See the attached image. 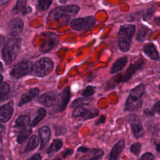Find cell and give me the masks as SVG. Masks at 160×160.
<instances>
[{
    "label": "cell",
    "instance_id": "4",
    "mask_svg": "<svg viewBox=\"0 0 160 160\" xmlns=\"http://www.w3.org/2000/svg\"><path fill=\"white\" fill-rule=\"evenodd\" d=\"M21 47V39L19 38H12L5 44L2 49V58L6 64H11L17 57Z\"/></svg>",
    "mask_w": 160,
    "mask_h": 160
},
{
    "label": "cell",
    "instance_id": "47",
    "mask_svg": "<svg viewBox=\"0 0 160 160\" xmlns=\"http://www.w3.org/2000/svg\"><path fill=\"white\" fill-rule=\"evenodd\" d=\"M2 80H3V77H2V75H1V74H0V84H1V83H2Z\"/></svg>",
    "mask_w": 160,
    "mask_h": 160
},
{
    "label": "cell",
    "instance_id": "24",
    "mask_svg": "<svg viewBox=\"0 0 160 160\" xmlns=\"http://www.w3.org/2000/svg\"><path fill=\"white\" fill-rule=\"evenodd\" d=\"M46 114V111L44 108H40L36 114V116L34 117L33 120L30 124L31 127L36 126L45 116Z\"/></svg>",
    "mask_w": 160,
    "mask_h": 160
},
{
    "label": "cell",
    "instance_id": "7",
    "mask_svg": "<svg viewBox=\"0 0 160 160\" xmlns=\"http://www.w3.org/2000/svg\"><path fill=\"white\" fill-rule=\"evenodd\" d=\"M32 63L31 62L27 61H22L21 62L16 64L10 72V74L12 77L18 79L20 78L31 71L32 68Z\"/></svg>",
    "mask_w": 160,
    "mask_h": 160
},
{
    "label": "cell",
    "instance_id": "41",
    "mask_svg": "<svg viewBox=\"0 0 160 160\" xmlns=\"http://www.w3.org/2000/svg\"><path fill=\"white\" fill-rule=\"evenodd\" d=\"M4 41H5L4 37L3 36H2V35H0V47L4 44Z\"/></svg>",
    "mask_w": 160,
    "mask_h": 160
},
{
    "label": "cell",
    "instance_id": "39",
    "mask_svg": "<svg viewBox=\"0 0 160 160\" xmlns=\"http://www.w3.org/2000/svg\"><path fill=\"white\" fill-rule=\"evenodd\" d=\"M72 152H73V150H72V149H67V150L66 151V152H65L64 153V154H63V158L67 157L68 156L71 154Z\"/></svg>",
    "mask_w": 160,
    "mask_h": 160
},
{
    "label": "cell",
    "instance_id": "26",
    "mask_svg": "<svg viewBox=\"0 0 160 160\" xmlns=\"http://www.w3.org/2000/svg\"><path fill=\"white\" fill-rule=\"evenodd\" d=\"M91 100H92V99L86 98V97H84V98L76 99L71 103V108H75L78 106H83V105H88L91 101Z\"/></svg>",
    "mask_w": 160,
    "mask_h": 160
},
{
    "label": "cell",
    "instance_id": "44",
    "mask_svg": "<svg viewBox=\"0 0 160 160\" xmlns=\"http://www.w3.org/2000/svg\"><path fill=\"white\" fill-rule=\"evenodd\" d=\"M9 0H0V6H2L4 4H6Z\"/></svg>",
    "mask_w": 160,
    "mask_h": 160
},
{
    "label": "cell",
    "instance_id": "31",
    "mask_svg": "<svg viewBox=\"0 0 160 160\" xmlns=\"http://www.w3.org/2000/svg\"><path fill=\"white\" fill-rule=\"evenodd\" d=\"M141 149V144L139 142L133 143L130 147L131 152L136 156H138L140 153Z\"/></svg>",
    "mask_w": 160,
    "mask_h": 160
},
{
    "label": "cell",
    "instance_id": "49",
    "mask_svg": "<svg viewBox=\"0 0 160 160\" xmlns=\"http://www.w3.org/2000/svg\"><path fill=\"white\" fill-rule=\"evenodd\" d=\"M159 90H160V85L159 86Z\"/></svg>",
    "mask_w": 160,
    "mask_h": 160
},
{
    "label": "cell",
    "instance_id": "21",
    "mask_svg": "<svg viewBox=\"0 0 160 160\" xmlns=\"http://www.w3.org/2000/svg\"><path fill=\"white\" fill-rule=\"evenodd\" d=\"M39 134L41 141V148L48 142L51 136V131L48 126H42L39 130Z\"/></svg>",
    "mask_w": 160,
    "mask_h": 160
},
{
    "label": "cell",
    "instance_id": "8",
    "mask_svg": "<svg viewBox=\"0 0 160 160\" xmlns=\"http://www.w3.org/2000/svg\"><path fill=\"white\" fill-rule=\"evenodd\" d=\"M98 114L99 110L97 109H89L80 106L75 108L72 116L74 118H79L82 120H88L97 117Z\"/></svg>",
    "mask_w": 160,
    "mask_h": 160
},
{
    "label": "cell",
    "instance_id": "37",
    "mask_svg": "<svg viewBox=\"0 0 160 160\" xmlns=\"http://www.w3.org/2000/svg\"><path fill=\"white\" fill-rule=\"evenodd\" d=\"M144 115L146 116H153L154 115V112L152 111V109H145L143 111Z\"/></svg>",
    "mask_w": 160,
    "mask_h": 160
},
{
    "label": "cell",
    "instance_id": "11",
    "mask_svg": "<svg viewBox=\"0 0 160 160\" xmlns=\"http://www.w3.org/2000/svg\"><path fill=\"white\" fill-rule=\"evenodd\" d=\"M144 64V61L143 59L139 60L138 61L131 64L129 67L128 68V69L125 71V72L123 74V76H122V79H121V82H126L129 81L131 77L140 69L142 68Z\"/></svg>",
    "mask_w": 160,
    "mask_h": 160
},
{
    "label": "cell",
    "instance_id": "43",
    "mask_svg": "<svg viewBox=\"0 0 160 160\" xmlns=\"http://www.w3.org/2000/svg\"><path fill=\"white\" fill-rule=\"evenodd\" d=\"M156 151L159 153H160V142H158L156 144Z\"/></svg>",
    "mask_w": 160,
    "mask_h": 160
},
{
    "label": "cell",
    "instance_id": "16",
    "mask_svg": "<svg viewBox=\"0 0 160 160\" xmlns=\"http://www.w3.org/2000/svg\"><path fill=\"white\" fill-rule=\"evenodd\" d=\"M125 148V141L122 139L119 140L112 147L109 156V159L116 160L119 157L120 154L122 152Z\"/></svg>",
    "mask_w": 160,
    "mask_h": 160
},
{
    "label": "cell",
    "instance_id": "18",
    "mask_svg": "<svg viewBox=\"0 0 160 160\" xmlns=\"http://www.w3.org/2000/svg\"><path fill=\"white\" fill-rule=\"evenodd\" d=\"M86 154L81 158L82 159L88 160H98L102 158L104 156V151L101 149H93L91 151H88Z\"/></svg>",
    "mask_w": 160,
    "mask_h": 160
},
{
    "label": "cell",
    "instance_id": "45",
    "mask_svg": "<svg viewBox=\"0 0 160 160\" xmlns=\"http://www.w3.org/2000/svg\"><path fill=\"white\" fill-rule=\"evenodd\" d=\"M70 0H59V2L60 3H62V4H66V2H68V1H69Z\"/></svg>",
    "mask_w": 160,
    "mask_h": 160
},
{
    "label": "cell",
    "instance_id": "12",
    "mask_svg": "<svg viewBox=\"0 0 160 160\" xmlns=\"http://www.w3.org/2000/svg\"><path fill=\"white\" fill-rule=\"evenodd\" d=\"M24 23L20 18H13L12 19L8 24L9 33L12 36H16L20 34L23 29Z\"/></svg>",
    "mask_w": 160,
    "mask_h": 160
},
{
    "label": "cell",
    "instance_id": "32",
    "mask_svg": "<svg viewBox=\"0 0 160 160\" xmlns=\"http://www.w3.org/2000/svg\"><path fill=\"white\" fill-rule=\"evenodd\" d=\"M95 93V88L93 86H89L86 88V89L82 91V96L83 97L86 98H89L91 96H92Z\"/></svg>",
    "mask_w": 160,
    "mask_h": 160
},
{
    "label": "cell",
    "instance_id": "30",
    "mask_svg": "<svg viewBox=\"0 0 160 160\" xmlns=\"http://www.w3.org/2000/svg\"><path fill=\"white\" fill-rule=\"evenodd\" d=\"M10 91V87L8 84L6 82L0 84V99L6 96Z\"/></svg>",
    "mask_w": 160,
    "mask_h": 160
},
{
    "label": "cell",
    "instance_id": "28",
    "mask_svg": "<svg viewBox=\"0 0 160 160\" xmlns=\"http://www.w3.org/2000/svg\"><path fill=\"white\" fill-rule=\"evenodd\" d=\"M148 32V28L145 26L141 27L139 30L136 35V40L138 41H143Z\"/></svg>",
    "mask_w": 160,
    "mask_h": 160
},
{
    "label": "cell",
    "instance_id": "13",
    "mask_svg": "<svg viewBox=\"0 0 160 160\" xmlns=\"http://www.w3.org/2000/svg\"><path fill=\"white\" fill-rule=\"evenodd\" d=\"M13 102L10 101L0 107V122H7L13 113Z\"/></svg>",
    "mask_w": 160,
    "mask_h": 160
},
{
    "label": "cell",
    "instance_id": "34",
    "mask_svg": "<svg viewBox=\"0 0 160 160\" xmlns=\"http://www.w3.org/2000/svg\"><path fill=\"white\" fill-rule=\"evenodd\" d=\"M140 159L142 160H152L154 159V156L152 153L148 152L143 154Z\"/></svg>",
    "mask_w": 160,
    "mask_h": 160
},
{
    "label": "cell",
    "instance_id": "6",
    "mask_svg": "<svg viewBox=\"0 0 160 160\" xmlns=\"http://www.w3.org/2000/svg\"><path fill=\"white\" fill-rule=\"evenodd\" d=\"M96 21L92 16L74 19L71 22V27L75 31H86L91 29Z\"/></svg>",
    "mask_w": 160,
    "mask_h": 160
},
{
    "label": "cell",
    "instance_id": "15",
    "mask_svg": "<svg viewBox=\"0 0 160 160\" xmlns=\"http://www.w3.org/2000/svg\"><path fill=\"white\" fill-rule=\"evenodd\" d=\"M70 98H71L70 88L69 86H68L63 90V91L61 94V102L59 104L58 106L56 108V111L61 112V111H64L66 109L67 104L69 101Z\"/></svg>",
    "mask_w": 160,
    "mask_h": 160
},
{
    "label": "cell",
    "instance_id": "35",
    "mask_svg": "<svg viewBox=\"0 0 160 160\" xmlns=\"http://www.w3.org/2000/svg\"><path fill=\"white\" fill-rule=\"evenodd\" d=\"M152 110L154 113H157L158 114L160 115V101L156 102L152 106Z\"/></svg>",
    "mask_w": 160,
    "mask_h": 160
},
{
    "label": "cell",
    "instance_id": "17",
    "mask_svg": "<svg viewBox=\"0 0 160 160\" xmlns=\"http://www.w3.org/2000/svg\"><path fill=\"white\" fill-rule=\"evenodd\" d=\"M39 89L34 88L31 89L26 92L24 93L21 98V99H20L19 103V106H21L23 104L31 101L39 93Z\"/></svg>",
    "mask_w": 160,
    "mask_h": 160
},
{
    "label": "cell",
    "instance_id": "5",
    "mask_svg": "<svg viewBox=\"0 0 160 160\" xmlns=\"http://www.w3.org/2000/svg\"><path fill=\"white\" fill-rule=\"evenodd\" d=\"M53 66V62L51 59L42 58L32 66L31 73L36 77H44L51 72Z\"/></svg>",
    "mask_w": 160,
    "mask_h": 160
},
{
    "label": "cell",
    "instance_id": "38",
    "mask_svg": "<svg viewBox=\"0 0 160 160\" xmlns=\"http://www.w3.org/2000/svg\"><path fill=\"white\" fill-rule=\"evenodd\" d=\"M89 149L88 148H86L84 146H80L78 149V152H81V153H83V154H85L86 153Z\"/></svg>",
    "mask_w": 160,
    "mask_h": 160
},
{
    "label": "cell",
    "instance_id": "10",
    "mask_svg": "<svg viewBox=\"0 0 160 160\" xmlns=\"http://www.w3.org/2000/svg\"><path fill=\"white\" fill-rule=\"evenodd\" d=\"M59 99V96L57 92L49 91L41 96L38 99V101L46 107H52L58 102Z\"/></svg>",
    "mask_w": 160,
    "mask_h": 160
},
{
    "label": "cell",
    "instance_id": "14",
    "mask_svg": "<svg viewBox=\"0 0 160 160\" xmlns=\"http://www.w3.org/2000/svg\"><path fill=\"white\" fill-rule=\"evenodd\" d=\"M143 51L144 54L152 60H159V52L153 43L148 42L144 44L143 46Z\"/></svg>",
    "mask_w": 160,
    "mask_h": 160
},
{
    "label": "cell",
    "instance_id": "1",
    "mask_svg": "<svg viewBox=\"0 0 160 160\" xmlns=\"http://www.w3.org/2000/svg\"><path fill=\"white\" fill-rule=\"evenodd\" d=\"M79 11V7L74 4L58 7L50 12L48 16V20L68 21L75 16Z\"/></svg>",
    "mask_w": 160,
    "mask_h": 160
},
{
    "label": "cell",
    "instance_id": "3",
    "mask_svg": "<svg viewBox=\"0 0 160 160\" xmlns=\"http://www.w3.org/2000/svg\"><path fill=\"white\" fill-rule=\"evenodd\" d=\"M145 91V87L143 84L133 88L127 98L125 103V111H136L139 110L142 105V96Z\"/></svg>",
    "mask_w": 160,
    "mask_h": 160
},
{
    "label": "cell",
    "instance_id": "23",
    "mask_svg": "<svg viewBox=\"0 0 160 160\" xmlns=\"http://www.w3.org/2000/svg\"><path fill=\"white\" fill-rule=\"evenodd\" d=\"M26 0H17L16 5L14 6L12 12L14 14L21 13L22 14H25L27 12L28 8L26 6Z\"/></svg>",
    "mask_w": 160,
    "mask_h": 160
},
{
    "label": "cell",
    "instance_id": "2",
    "mask_svg": "<svg viewBox=\"0 0 160 160\" xmlns=\"http://www.w3.org/2000/svg\"><path fill=\"white\" fill-rule=\"evenodd\" d=\"M135 31L136 27L132 24H125L120 28L118 32V47L121 51L127 52L129 51Z\"/></svg>",
    "mask_w": 160,
    "mask_h": 160
},
{
    "label": "cell",
    "instance_id": "19",
    "mask_svg": "<svg viewBox=\"0 0 160 160\" xmlns=\"http://www.w3.org/2000/svg\"><path fill=\"white\" fill-rule=\"evenodd\" d=\"M128 62V58L126 56L121 57L119 59H118L113 64L111 69V74H115L121 70L123 69V68L125 67Z\"/></svg>",
    "mask_w": 160,
    "mask_h": 160
},
{
    "label": "cell",
    "instance_id": "33",
    "mask_svg": "<svg viewBox=\"0 0 160 160\" xmlns=\"http://www.w3.org/2000/svg\"><path fill=\"white\" fill-rule=\"evenodd\" d=\"M154 8H151L149 9H148L146 12L144 14V16H143V18L144 20L147 21V20H149V19H151V18L152 17V16L153 15V13H154Z\"/></svg>",
    "mask_w": 160,
    "mask_h": 160
},
{
    "label": "cell",
    "instance_id": "9",
    "mask_svg": "<svg viewBox=\"0 0 160 160\" xmlns=\"http://www.w3.org/2000/svg\"><path fill=\"white\" fill-rule=\"evenodd\" d=\"M128 122L131 126L132 132L135 138L138 139L143 136L144 129L139 117L137 114H129L128 117Z\"/></svg>",
    "mask_w": 160,
    "mask_h": 160
},
{
    "label": "cell",
    "instance_id": "25",
    "mask_svg": "<svg viewBox=\"0 0 160 160\" xmlns=\"http://www.w3.org/2000/svg\"><path fill=\"white\" fill-rule=\"evenodd\" d=\"M38 144H39V138H38V136H31L30 139L29 140V142L26 146L25 151L28 152L33 150L38 146Z\"/></svg>",
    "mask_w": 160,
    "mask_h": 160
},
{
    "label": "cell",
    "instance_id": "27",
    "mask_svg": "<svg viewBox=\"0 0 160 160\" xmlns=\"http://www.w3.org/2000/svg\"><path fill=\"white\" fill-rule=\"evenodd\" d=\"M52 0H38L37 9L39 11L42 12L47 10L52 3Z\"/></svg>",
    "mask_w": 160,
    "mask_h": 160
},
{
    "label": "cell",
    "instance_id": "46",
    "mask_svg": "<svg viewBox=\"0 0 160 160\" xmlns=\"http://www.w3.org/2000/svg\"><path fill=\"white\" fill-rule=\"evenodd\" d=\"M2 71V63L0 62V72H1Z\"/></svg>",
    "mask_w": 160,
    "mask_h": 160
},
{
    "label": "cell",
    "instance_id": "42",
    "mask_svg": "<svg viewBox=\"0 0 160 160\" xmlns=\"http://www.w3.org/2000/svg\"><path fill=\"white\" fill-rule=\"evenodd\" d=\"M154 22H155V23H156L158 26H160V17L156 18L154 19Z\"/></svg>",
    "mask_w": 160,
    "mask_h": 160
},
{
    "label": "cell",
    "instance_id": "20",
    "mask_svg": "<svg viewBox=\"0 0 160 160\" xmlns=\"http://www.w3.org/2000/svg\"><path fill=\"white\" fill-rule=\"evenodd\" d=\"M30 121V117L26 115H22L19 116L15 122L14 127L18 130L22 131L28 125Z\"/></svg>",
    "mask_w": 160,
    "mask_h": 160
},
{
    "label": "cell",
    "instance_id": "36",
    "mask_svg": "<svg viewBox=\"0 0 160 160\" xmlns=\"http://www.w3.org/2000/svg\"><path fill=\"white\" fill-rule=\"evenodd\" d=\"M105 121H106V116L104 115H101L99 118V119L95 122V124L99 125L100 124H103V123H104Z\"/></svg>",
    "mask_w": 160,
    "mask_h": 160
},
{
    "label": "cell",
    "instance_id": "48",
    "mask_svg": "<svg viewBox=\"0 0 160 160\" xmlns=\"http://www.w3.org/2000/svg\"><path fill=\"white\" fill-rule=\"evenodd\" d=\"M3 129H4V127L1 124H0V132H1L2 131Z\"/></svg>",
    "mask_w": 160,
    "mask_h": 160
},
{
    "label": "cell",
    "instance_id": "29",
    "mask_svg": "<svg viewBox=\"0 0 160 160\" xmlns=\"http://www.w3.org/2000/svg\"><path fill=\"white\" fill-rule=\"evenodd\" d=\"M31 129L30 128L28 129H24L22 130V131L20 133V134L18 136L17 141L18 143H22L30 135L31 133Z\"/></svg>",
    "mask_w": 160,
    "mask_h": 160
},
{
    "label": "cell",
    "instance_id": "22",
    "mask_svg": "<svg viewBox=\"0 0 160 160\" xmlns=\"http://www.w3.org/2000/svg\"><path fill=\"white\" fill-rule=\"evenodd\" d=\"M62 141L60 139H54L52 142L51 144L49 147L47 149V154L49 156L54 155L57 152L62 146Z\"/></svg>",
    "mask_w": 160,
    "mask_h": 160
},
{
    "label": "cell",
    "instance_id": "40",
    "mask_svg": "<svg viewBox=\"0 0 160 160\" xmlns=\"http://www.w3.org/2000/svg\"><path fill=\"white\" fill-rule=\"evenodd\" d=\"M30 159H41V156L39 154L36 153L34 155H33Z\"/></svg>",
    "mask_w": 160,
    "mask_h": 160
}]
</instances>
